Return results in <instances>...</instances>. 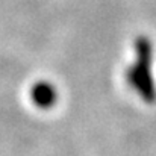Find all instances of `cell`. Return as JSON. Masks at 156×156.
<instances>
[{"label":"cell","mask_w":156,"mask_h":156,"mask_svg":"<svg viewBox=\"0 0 156 156\" xmlns=\"http://www.w3.org/2000/svg\"><path fill=\"white\" fill-rule=\"evenodd\" d=\"M138 62L127 70V83L135 88L140 96L146 100H153L155 99V85L152 82V74H150V58L152 50L150 44L147 40H141L138 47Z\"/></svg>","instance_id":"cell-1"},{"label":"cell","mask_w":156,"mask_h":156,"mask_svg":"<svg viewBox=\"0 0 156 156\" xmlns=\"http://www.w3.org/2000/svg\"><path fill=\"white\" fill-rule=\"evenodd\" d=\"M34 100L41 106H50L52 102L55 100V93L52 91L50 85H40L37 88H34V94H32Z\"/></svg>","instance_id":"cell-2"}]
</instances>
